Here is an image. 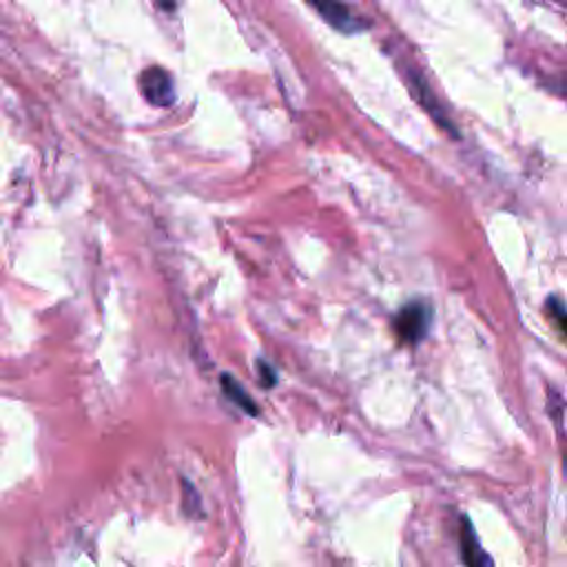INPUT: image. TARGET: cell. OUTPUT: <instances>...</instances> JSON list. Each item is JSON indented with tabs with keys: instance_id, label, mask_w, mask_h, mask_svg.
<instances>
[{
	"instance_id": "6da1fadb",
	"label": "cell",
	"mask_w": 567,
	"mask_h": 567,
	"mask_svg": "<svg viewBox=\"0 0 567 567\" xmlns=\"http://www.w3.org/2000/svg\"><path fill=\"white\" fill-rule=\"evenodd\" d=\"M430 323H432L430 303L423 299H414L396 312L392 328L401 343H419L427 334Z\"/></svg>"
},
{
	"instance_id": "7a4b0ae2",
	"label": "cell",
	"mask_w": 567,
	"mask_h": 567,
	"mask_svg": "<svg viewBox=\"0 0 567 567\" xmlns=\"http://www.w3.org/2000/svg\"><path fill=\"white\" fill-rule=\"evenodd\" d=\"M319 16L323 22H328L334 31L352 35L363 31L368 24L352 13V9L348 4H343L341 0H306Z\"/></svg>"
},
{
	"instance_id": "3957f363",
	"label": "cell",
	"mask_w": 567,
	"mask_h": 567,
	"mask_svg": "<svg viewBox=\"0 0 567 567\" xmlns=\"http://www.w3.org/2000/svg\"><path fill=\"white\" fill-rule=\"evenodd\" d=\"M140 91L153 106H171L175 102L173 78L162 66H148L142 71Z\"/></svg>"
},
{
	"instance_id": "277c9868",
	"label": "cell",
	"mask_w": 567,
	"mask_h": 567,
	"mask_svg": "<svg viewBox=\"0 0 567 567\" xmlns=\"http://www.w3.org/2000/svg\"><path fill=\"white\" fill-rule=\"evenodd\" d=\"M461 558L465 567H492V558L481 547V540L467 518H463L461 525Z\"/></svg>"
},
{
	"instance_id": "5b68a950",
	"label": "cell",
	"mask_w": 567,
	"mask_h": 567,
	"mask_svg": "<svg viewBox=\"0 0 567 567\" xmlns=\"http://www.w3.org/2000/svg\"><path fill=\"white\" fill-rule=\"evenodd\" d=\"M221 388H224V392H226V396L233 401V403H237L244 412H248V414H257V405L252 403V399H250V394L233 379V377H228V374H224L221 377Z\"/></svg>"
},
{
	"instance_id": "8992f818",
	"label": "cell",
	"mask_w": 567,
	"mask_h": 567,
	"mask_svg": "<svg viewBox=\"0 0 567 567\" xmlns=\"http://www.w3.org/2000/svg\"><path fill=\"white\" fill-rule=\"evenodd\" d=\"M547 315L556 323V328L567 334V303L556 299V297H549L547 299Z\"/></svg>"
},
{
	"instance_id": "52a82bcc",
	"label": "cell",
	"mask_w": 567,
	"mask_h": 567,
	"mask_svg": "<svg viewBox=\"0 0 567 567\" xmlns=\"http://www.w3.org/2000/svg\"><path fill=\"white\" fill-rule=\"evenodd\" d=\"M184 492L190 496V498H186L184 496V507H186V512L190 514V516H202V509H199V494H197V489L188 483V481H184Z\"/></svg>"
},
{
	"instance_id": "ba28073f",
	"label": "cell",
	"mask_w": 567,
	"mask_h": 567,
	"mask_svg": "<svg viewBox=\"0 0 567 567\" xmlns=\"http://www.w3.org/2000/svg\"><path fill=\"white\" fill-rule=\"evenodd\" d=\"M257 370H259V377H261V385H266V388H270L275 381H277V374H275V370L266 363V361H259L257 363Z\"/></svg>"
}]
</instances>
